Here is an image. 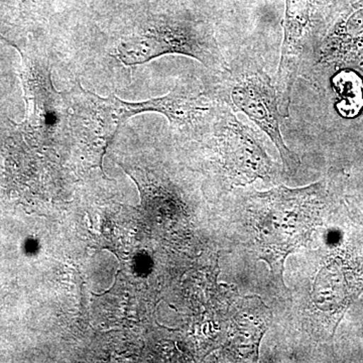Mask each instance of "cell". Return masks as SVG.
I'll return each mask as SVG.
<instances>
[{"label":"cell","mask_w":363,"mask_h":363,"mask_svg":"<svg viewBox=\"0 0 363 363\" xmlns=\"http://www.w3.org/2000/svg\"><path fill=\"white\" fill-rule=\"evenodd\" d=\"M14 47L23 59L21 78L30 111L23 128L48 135L70 117L68 98L66 93L54 87L51 67L45 55L37 49L23 50L16 45Z\"/></svg>","instance_id":"8"},{"label":"cell","mask_w":363,"mask_h":363,"mask_svg":"<svg viewBox=\"0 0 363 363\" xmlns=\"http://www.w3.org/2000/svg\"><path fill=\"white\" fill-rule=\"evenodd\" d=\"M325 184L290 189L279 186L250 197V222L259 259L271 267L284 286V264L289 255L305 245L319 220Z\"/></svg>","instance_id":"1"},{"label":"cell","mask_w":363,"mask_h":363,"mask_svg":"<svg viewBox=\"0 0 363 363\" xmlns=\"http://www.w3.org/2000/svg\"><path fill=\"white\" fill-rule=\"evenodd\" d=\"M344 69L363 71V0H355L334 16L303 61L306 79L320 84L326 75Z\"/></svg>","instance_id":"6"},{"label":"cell","mask_w":363,"mask_h":363,"mask_svg":"<svg viewBox=\"0 0 363 363\" xmlns=\"http://www.w3.org/2000/svg\"><path fill=\"white\" fill-rule=\"evenodd\" d=\"M211 138L215 162L224 180L233 186L253 182H269L276 174L274 161L267 155L262 136L252 125L241 121L225 105L218 104L206 130Z\"/></svg>","instance_id":"4"},{"label":"cell","mask_w":363,"mask_h":363,"mask_svg":"<svg viewBox=\"0 0 363 363\" xmlns=\"http://www.w3.org/2000/svg\"><path fill=\"white\" fill-rule=\"evenodd\" d=\"M218 104L208 90L204 79L184 77L164 96L140 102L119 99L116 112L123 121L143 112H157L167 117L176 130L204 133L213 121Z\"/></svg>","instance_id":"7"},{"label":"cell","mask_w":363,"mask_h":363,"mask_svg":"<svg viewBox=\"0 0 363 363\" xmlns=\"http://www.w3.org/2000/svg\"><path fill=\"white\" fill-rule=\"evenodd\" d=\"M164 55H183L197 60L208 72L223 70L222 51L213 23L201 14L173 9L149 13L117 47V59L138 66Z\"/></svg>","instance_id":"2"},{"label":"cell","mask_w":363,"mask_h":363,"mask_svg":"<svg viewBox=\"0 0 363 363\" xmlns=\"http://www.w3.org/2000/svg\"><path fill=\"white\" fill-rule=\"evenodd\" d=\"M212 96L231 109L250 117L276 145L284 169L290 176L297 174L300 157L289 149L281 135L284 116L279 108L276 87L262 58L248 50H241L227 58V65L219 72H208L204 79Z\"/></svg>","instance_id":"3"},{"label":"cell","mask_w":363,"mask_h":363,"mask_svg":"<svg viewBox=\"0 0 363 363\" xmlns=\"http://www.w3.org/2000/svg\"><path fill=\"white\" fill-rule=\"evenodd\" d=\"M333 1L335 2L339 11H340L344 6H347V4H351V2L355 1V0H333Z\"/></svg>","instance_id":"9"},{"label":"cell","mask_w":363,"mask_h":363,"mask_svg":"<svg viewBox=\"0 0 363 363\" xmlns=\"http://www.w3.org/2000/svg\"><path fill=\"white\" fill-rule=\"evenodd\" d=\"M337 11L333 0H286L283 45L274 81L284 117H290L294 86L306 54Z\"/></svg>","instance_id":"5"}]
</instances>
